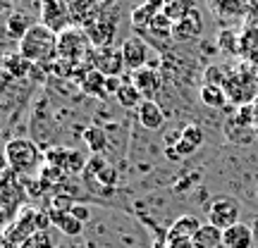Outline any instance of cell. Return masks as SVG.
I'll use <instances>...</instances> for the list:
<instances>
[{"label":"cell","instance_id":"6da1fadb","mask_svg":"<svg viewBox=\"0 0 258 248\" xmlns=\"http://www.w3.org/2000/svg\"><path fill=\"white\" fill-rule=\"evenodd\" d=\"M93 53L96 48L84 29L70 27L57 34V60L70 62L77 69V74L93 69Z\"/></svg>","mask_w":258,"mask_h":248},{"label":"cell","instance_id":"7a4b0ae2","mask_svg":"<svg viewBox=\"0 0 258 248\" xmlns=\"http://www.w3.org/2000/svg\"><path fill=\"white\" fill-rule=\"evenodd\" d=\"M19 53L31 64L50 67L57 60V34L46 24H34L19 41Z\"/></svg>","mask_w":258,"mask_h":248},{"label":"cell","instance_id":"3957f363","mask_svg":"<svg viewBox=\"0 0 258 248\" xmlns=\"http://www.w3.org/2000/svg\"><path fill=\"white\" fill-rule=\"evenodd\" d=\"M222 89L227 93V101L234 103L237 108L239 105H251L258 96V67L251 62H241L239 67L227 72V79H225Z\"/></svg>","mask_w":258,"mask_h":248},{"label":"cell","instance_id":"277c9868","mask_svg":"<svg viewBox=\"0 0 258 248\" xmlns=\"http://www.w3.org/2000/svg\"><path fill=\"white\" fill-rule=\"evenodd\" d=\"M5 162L19 177H31L46 165V153H41L31 138H12L5 146Z\"/></svg>","mask_w":258,"mask_h":248},{"label":"cell","instance_id":"5b68a950","mask_svg":"<svg viewBox=\"0 0 258 248\" xmlns=\"http://www.w3.org/2000/svg\"><path fill=\"white\" fill-rule=\"evenodd\" d=\"M24 186H19V175L12 170H5L3 175V215H5V224H12L17 220V215L24 208Z\"/></svg>","mask_w":258,"mask_h":248},{"label":"cell","instance_id":"8992f818","mask_svg":"<svg viewBox=\"0 0 258 248\" xmlns=\"http://www.w3.org/2000/svg\"><path fill=\"white\" fill-rule=\"evenodd\" d=\"M36 231H38L36 210H34V208H24V210L17 215V220L5 227L3 243H5V248H19L29 236H34Z\"/></svg>","mask_w":258,"mask_h":248},{"label":"cell","instance_id":"52a82bcc","mask_svg":"<svg viewBox=\"0 0 258 248\" xmlns=\"http://www.w3.org/2000/svg\"><path fill=\"white\" fill-rule=\"evenodd\" d=\"M208 222L218 229H230L234 224H239V203L234 198H215V201L208 205Z\"/></svg>","mask_w":258,"mask_h":248},{"label":"cell","instance_id":"ba28073f","mask_svg":"<svg viewBox=\"0 0 258 248\" xmlns=\"http://www.w3.org/2000/svg\"><path fill=\"white\" fill-rule=\"evenodd\" d=\"M93 69H98L105 76H120L122 69H127L122 48H112V46L96 48V53H93Z\"/></svg>","mask_w":258,"mask_h":248},{"label":"cell","instance_id":"9c48e42d","mask_svg":"<svg viewBox=\"0 0 258 248\" xmlns=\"http://www.w3.org/2000/svg\"><path fill=\"white\" fill-rule=\"evenodd\" d=\"M41 24H46L48 29H53L55 34L70 29V10L64 5V0H41Z\"/></svg>","mask_w":258,"mask_h":248},{"label":"cell","instance_id":"30bf717a","mask_svg":"<svg viewBox=\"0 0 258 248\" xmlns=\"http://www.w3.org/2000/svg\"><path fill=\"white\" fill-rule=\"evenodd\" d=\"M122 55H124V64H127L129 72H139L148 64L151 50H148L146 41L141 36H129L122 43Z\"/></svg>","mask_w":258,"mask_h":248},{"label":"cell","instance_id":"8fae6325","mask_svg":"<svg viewBox=\"0 0 258 248\" xmlns=\"http://www.w3.org/2000/svg\"><path fill=\"white\" fill-rule=\"evenodd\" d=\"M84 31H86V36L91 38L93 48H108L110 41L115 38L117 24H115V19L98 17V19H93V22H86V24H84Z\"/></svg>","mask_w":258,"mask_h":248},{"label":"cell","instance_id":"7c38bea8","mask_svg":"<svg viewBox=\"0 0 258 248\" xmlns=\"http://www.w3.org/2000/svg\"><path fill=\"white\" fill-rule=\"evenodd\" d=\"M129 81L134 84V89L144 96V101H153V96H158L160 86H163L160 72L153 69V67H144V69H139V72H132V79H129Z\"/></svg>","mask_w":258,"mask_h":248},{"label":"cell","instance_id":"4fadbf2b","mask_svg":"<svg viewBox=\"0 0 258 248\" xmlns=\"http://www.w3.org/2000/svg\"><path fill=\"white\" fill-rule=\"evenodd\" d=\"M206 3H208V10L225 24H234V22L246 19V10H244L241 0H206Z\"/></svg>","mask_w":258,"mask_h":248},{"label":"cell","instance_id":"5bb4252c","mask_svg":"<svg viewBox=\"0 0 258 248\" xmlns=\"http://www.w3.org/2000/svg\"><path fill=\"white\" fill-rule=\"evenodd\" d=\"M201 143H203V129L199 127V124H186V127L182 129V134L177 136L175 148L170 150V155H172V153L179 157L191 155V153H196V150L201 148Z\"/></svg>","mask_w":258,"mask_h":248},{"label":"cell","instance_id":"9a60e30c","mask_svg":"<svg viewBox=\"0 0 258 248\" xmlns=\"http://www.w3.org/2000/svg\"><path fill=\"white\" fill-rule=\"evenodd\" d=\"M203 34V17L199 10H194L189 17H184L182 22H177L172 27V38L177 43H189V41H196V38Z\"/></svg>","mask_w":258,"mask_h":248},{"label":"cell","instance_id":"2e32d148","mask_svg":"<svg viewBox=\"0 0 258 248\" xmlns=\"http://www.w3.org/2000/svg\"><path fill=\"white\" fill-rule=\"evenodd\" d=\"M253 246H256L253 227L244 224V222L222 231V248H253Z\"/></svg>","mask_w":258,"mask_h":248},{"label":"cell","instance_id":"e0dca14e","mask_svg":"<svg viewBox=\"0 0 258 248\" xmlns=\"http://www.w3.org/2000/svg\"><path fill=\"white\" fill-rule=\"evenodd\" d=\"M79 89L91 98H101V101L110 98L108 96V76L101 74L98 69H89V72L79 74Z\"/></svg>","mask_w":258,"mask_h":248},{"label":"cell","instance_id":"ac0fdd59","mask_svg":"<svg viewBox=\"0 0 258 248\" xmlns=\"http://www.w3.org/2000/svg\"><path fill=\"white\" fill-rule=\"evenodd\" d=\"M222 131H225L227 141H232V143H239V146L251 143V141H253V136H256V129L251 127V124H246V122H241L237 115H230V117L225 120Z\"/></svg>","mask_w":258,"mask_h":248},{"label":"cell","instance_id":"d6986e66","mask_svg":"<svg viewBox=\"0 0 258 248\" xmlns=\"http://www.w3.org/2000/svg\"><path fill=\"white\" fill-rule=\"evenodd\" d=\"M3 69H5V76L8 79H24V76H31L36 64H31L22 53H8L3 57Z\"/></svg>","mask_w":258,"mask_h":248},{"label":"cell","instance_id":"ffe728a7","mask_svg":"<svg viewBox=\"0 0 258 248\" xmlns=\"http://www.w3.org/2000/svg\"><path fill=\"white\" fill-rule=\"evenodd\" d=\"M137 117H139V124L148 131H158V129L163 127V122H165V115L160 110V105L156 101H144L141 105L137 108Z\"/></svg>","mask_w":258,"mask_h":248},{"label":"cell","instance_id":"44dd1931","mask_svg":"<svg viewBox=\"0 0 258 248\" xmlns=\"http://www.w3.org/2000/svg\"><path fill=\"white\" fill-rule=\"evenodd\" d=\"M50 220H53V224H55L57 229L62 231L64 236H79L84 229V222L77 220L72 215V210H53L50 208Z\"/></svg>","mask_w":258,"mask_h":248},{"label":"cell","instance_id":"7402d4cb","mask_svg":"<svg viewBox=\"0 0 258 248\" xmlns=\"http://www.w3.org/2000/svg\"><path fill=\"white\" fill-rule=\"evenodd\" d=\"M222 246V229L213 227L211 222H206L199 227V231L194 234L191 248H218Z\"/></svg>","mask_w":258,"mask_h":248},{"label":"cell","instance_id":"603a6c76","mask_svg":"<svg viewBox=\"0 0 258 248\" xmlns=\"http://www.w3.org/2000/svg\"><path fill=\"white\" fill-rule=\"evenodd\" d=\"M196 5H194V0H163V15H165L172 24L177 22H182L184 17H189Z\"/></svg>","mask_w":258,"mask_h":248},{"label":"cell","instance_id":"cb8c5ba5","mask_svg":"<svg viewBox=\"0 0 258 248\" xmlns=\"http://www.w3.org/2000/svg\"><path fill=\"white\" fill-rule=\"evenodd\" d=\"M199 96H201L203 105H208V108H213V110H222V108L230 103L227 101L225 89H222V86H213V84H203L201 91H199Z\"/></svg>","mask_w":258,"mask_h":248},{"label":"cell","instance_id":"d4e9b609","mask_svg":"<svg viewBox=\"0 0 258 248\" xmlns=\"http://www.w3.org/2000/svg\"><path fill=\"white\" fill-rule=\"evenodd\" d=\"M82 138H84V143L89 146L91 153H103V150L108 148V136H105V131H103L101 127H96V124L84 129Z\"/></svg>","mask_w":258,"mask_h":248},{"label":"cell","instance_id":"484cf974","mask_svg":"<svg viewBox=\"0 0 258 248\" xmlns=\"http://www.w3.org/2000/svg\"><path fill=\"white\" fill-rule=\"evenodd\" d=\"M31 27H34V22H31V17H29L27 12H15V15L8 19V34L12 38H17V43L24 38V34H27Z\"/></svg>","mask_w":258,"mask_h":248},{"label":"cell","instance_id":"4316f807","mask_svg":"<svg viewBox=\"0 0 258 248\" xmlns=\"http://www.w3.org/2000/svg\"><path fill=\"white\" fill-rule=\"evenodd\" d=\"M115 98H117V103H120L122 108H127V110H132V108H139L141 103H144V96L134 89V84L132 81H124L120 86V91L115 93Z\"/></svg>","mask_w":258,"mask_h":248},{"label":"cell","instance_id":"83f0119b","mask_svg":"<svg viewBox=\"0 0 258 248\" xmlns=\"http://www.w3.org/2000/svg\"><path fill=\"white\" fill-rule=\"evenodd\" d=\"M218 48L222 53H230V55H239V34L232 31V29H222L218 34Z\"/></svg>","mask_w":258,"mask_h":248},{"label":"cell","instance_id":"f1b7e54d","mask_svg":"<svg viewBox=\"0 0 258 248\" xmlns=\"http://www.w3.org/2000/svg\"><path fill=\"white\" fill-rule=\"evenodd\" d=\"M172 27H175V24H172V22H170L163 12H160V15H156V17H153V22L148 24V29L153 31V36H158V38H172Z\"/></svg>","mask_w":258,"mask_h":248},{"label":"cell","instance_id":"f546056e","mask_svg":"<svg viewBox=\"0 0 258 248\" xmlns=\"http://www.w3.org/2000/svg\"><path fill=\"white\" fill-rule=\"evenodd\" d=\"M19 248H55V243H53L48 231H36L34 236H29Z\"/></svg>","mask_w":258,"mask_h":248},{"label":"cell","instance_id":"4dcf8cb0","mask_svg":"<svg viewBox=\"0 0 258 248\" xmlns=\"http://www.w3.org/2000/svg\"><path fill=\"white\" fill-rule=\"evenodd\" d=\"M225 79H227V69H222V67H208L206 69V84L225 86Z\"/></svg>","mask_w":258,"mask_h":248},{"label":"cell","instance_id":"1f68e13d","mask_svg":"<svg viewBox=\"0 0 258 248\" xmlns=\"http://www.w3.org/2000/svg\"><path fill=\"white\" fill-rule=\"evenodd\" d=\"M64 179V172H60V170H55V167L46 165L43 167V172H41V182L43 184H60Z\"/></svg>","mask_w":258,"mask_h":248},{"label":"cell","instance_id":"d6a6232c","mask_svg":"<svg viewBox=\"0 0 258 248\" xmlns=\"http://www.w3.org/2000/svg\"><path fill=\"white\" fill-rule=\"evenodd\" d=\"M244 10H246V24L258 27V0H241Z\"/></svg>","mask_w":258,"mask_h":248},{"label":"cell","instance_id":"836d02e7","mask_svg":"<svg viewBox=\"0 0 258 248\" xmlns=\"http://www.w3.org/2000/svg\"><path fill=\"white\" fill-rule=\"evenodd\" d=\"M72 215L77 217V220L86 222V220H89V215H91V212H89V208H86V205H74V208H72Z\"/></svg>","mask_w":258,"mask_h":248},{"label":"cell","instance_id":"e575fe53","mask_svg":"<svg viewBox=\"0 0 258 248\" xmlns=\"http://www.w3.org/2000/svg\"><path fill=\"white\" fill-rule=\"evenodd\" d=\"M253 129H256V136H258V108H256V117H253Z\"/></svg>","mask_w":258,"mask_h":248},{"label":"cell","instance_id":"d590c367","mask_svg":"<svg viewBox=\"0 0 258 248\" xmlns=\"http://www.w3.org/2000/svg\"><path fill=\"white\" fill-rule=\"evenodd\" d=\"M253 105H256V108H258V96H256V101H253Z\"/></svg>","mask_w":258,"mask_h":248},{"label":"cell","instance_id":"8d00e7d4","mask_svg":"<svg viewBox=\"0 0 258 248\" xmlns=\"http://www.w3.org/2000/svg\"><path fill=\"white\" fill-rule=\"evenodd\" d=\"M218 248H222V246H218Z\"/></svg>","mask_w":258,"mask_h":248},{"label":"cell","instance_id":"74e56055","mask_svg":"<svg viewBox=\"0 0 258 248\" xmlns=\"http://www.w3.org/2000/svg\"><path fill=\"white\" fill-rule=\"evenodd\" d=\"M256 196H258V191H256Z\"/></svg>","mask_w":258,"mask_h":248}]
</instances>
